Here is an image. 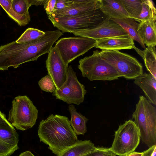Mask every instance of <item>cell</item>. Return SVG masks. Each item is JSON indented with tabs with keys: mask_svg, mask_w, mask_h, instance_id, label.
<instances>
[{
	"mask_svg": "<svg viewBox=\"0 0 156 156\" xmlns=\"http://www.w3.org/2000/svg\"><path fill=\"white\" fill-rule=\"evenodd\" d=\"M38 111L26 95L18 96L12 101L8 120L17 129L24 131L36 124Z\"/></svg>",
	"mask_w": 156,
	"mask_h": 156,
	"instance_id": "obj_5",
	"label": "cell"
},
{
	"mask_svg": "<svg viewBox=\"0 0 156 156\" xmlns=\"http://www.w3.org/2000/svg\"><path fill=\"white\" fill-rule=\"evenodd\" d=\"M87 92L84 85L79 81L76 72L70 65L68 67L66 81L59 88L55 89L52 95L56 99L68 104L79 105L83 102Z\"/></svg>",
	"mask_w": 156,
	"mask_h": 156,
	"instance_id": "obj_9",
	"label": "cell"
},
{
	"mask_svg": "<svg viewBox=\"0 0 156 156\" xmlns=\"http://www.w3.org/2000/svg\"><path fill=\"white\" fill-rule=\"evenodd\" d=\"M114 136L112 145L109 148L116 155L120 156L134 151L140 139L139 129L131 120L119 125Z\"/></svg>",
	"mask_w": 156,
	"mask_h": 156,
	"instance_id": "obj_7",
	"label": "cell"
},
{
	"mask_svg": "<svg viewBox=\"0 0 156 156\" xmlns=\"http://www.w3.org/2000/svg\"><path fill=\"white\" fill-rule=\"evenodd\" d=\"M156 147V145H154L149 148L147 150L143 152V156H152L154 148Z\"/></svg>",
	"mask_w": 156,
	"mask_h": 156,
	"instance_id": "obj_33",
	"label": "cell"
},
{
	"mask_svg": "<svg viewBox=\"0 0 156 156\" xmlns=\"http://www.w3.org/2000/svg\"><path fill=\"white\" fill-rule=\"evenodd\" d=\"M78 67L83 76L90 81H111L120 77L116 70L101 57L98 50L80 59Z\"/></svg>",
	"mask_w": 156,
	"mask_h": 156,
	"instance_id": "obj_4",
	"label": "cell"
},
{
	"mask_svg": "<svg viewBox=\"0 0 156 156\" xmlns=\"http://www.w3.org/2000/svg\"><path fill=\"white\" fill-rule=\"evenodd\" d=\"M129 18L136 21L141 11L143 0H121Z\"/></svg>",
	"mask_w": 156,
	"mask_h": 156,
	"instance_id": "obj_23",
	"label": "cell"
},
{
	"mask_svg": "<svg viewBox=\"0 0 156 156\" xmlns=\"http://www.w3.org/2000/svg\"><path fill=\"white\" fill-rule=\"evenodd\" d=\"M72 33L76 36L88 37L96 41L127 35L119 25L108 17L94 28Z\"/></svg>",
	"mask_w": 156,
	"mask_h": 156,
	"instance_id": "obj_10",
	"label": "cell"
},
{
	"mask_svg": "<svg viewBox=\"0 0 156 156\" xmlns=\"http://www.w3.org/2000/svg\"><path fill=\"white\" fill-rule=\"evenodd\" d=\"M73 3V0H57L53 13L70 6Z\"/></svg>",
	"mask_w": 156,
	"mask_h": 156,
	"instance_id": "obj_29",
	"label": "cell"
},
{
	"mask_svg": "<svg viewBox=\"0 0 156 156\" xmlns=\"http://www.w3.org/2000/svg\"><path fill=\"white\" fill-rule=\"evenodd\" d=\"M139 130L140 139L148 147L156 145V108L143 96L140 95L132 115Z\"/></svg>",
	"mask_w": 156,
	"mask_h": 156,
	"instance_id": "obj_2",
	"label": "cell"
},
{
	"mask_svg": "<svg viewBox=\"0 0 156 156\" xmlns=\"http://www.w3.org/2000/svg\"><path fill=\"white\" fill-rule=\"evenodd\" d=\"M68 110L71 116L69 123L74 132L76 135H84L87 131L86 124L88 119L80 112H78L72 104L69 105Z\"/></svg>",
	"mask_w": 156,
	"mask_h": 156,
	"instance_id": "obj_19",
	"label": "cell"
},
{
	"mask_svg": "<svg viewBox=\"0 0 156 156\" xmlns=\"http://www.w3.org/2000/svg\"><path fill=\"white\" fill-rule=\"evenodd\" d=\"M100 55L116 70L120 77L133 80L143 73L142 64L129 55L118 51L102 50Z\"/></svg>",
	"mask_w": 156,
	"mask_h": 156,
	"instance_id": "obj_6",
	"label": "cell"
},
{
	"mask_svg": "<svg viewBox=\"0 0 156 156\" xmlns=\"http://www.w3.org/2000/svg\"><path fill=\"white\" fill-rule=\"evenodd\" d=\"M47 0H28L30 6L34 5H44Z\"/></svg>",
	"mask_w": 156,
	"mask_h": 156,
	"instance_id": "obj_32",
	"label": "cell"
},
{
	"mask_svg": "<svg viewBox=\"0 0 156 156\" xmlns=\"http://www.w3.org/2000/svg\"><path fill=\"white\" fill-rule=\"evenodd\" d=\"M133 40L128 35L97 41L95 47L102 50L118 51L131 49L135 46Z\"/></svg>",
	"mask_w": 156,
	"mask_h": 156,
	"instance_id": "obj_14",
	"label": "cell"
},
{
	"mask_svg": "<svg viewBox=\"0 0 156 156\" xmlns=\"http://www.w3.org/2000/svg\"><path fill=\"white\" fill-rule=\"evenodd\" d=\"M110 19L119 25L133 40L138 42L143 48L145 49L146 48L138 33L137 30L140 23H137L134 19L130 18Z\"/></svg>",
	"mask_w": 156,
	"mask_h": 156,
	"instance_id": "obj_20",
	"label": "cell"
},
{
	"mask_svg": "<svg viewBox=\"0 0 156 156\" xmlns=\"http://www.w3.org/2000/svg\"><path fill=\"white\" fill-rule=\"evenodd\" d=\"M12 0H0V5L7 13L10 9Z\"/></svg>",
	"mask_w": 156,
	"mask_h": 156,
	"instance_id": "obj_31",
	"label": "cell"
},
{
	"mask_svg": "<svg viewBox=\"0 0 156 156\" xmlns=\"http://www.w3.org/2000/svg\"><path fill=\"white\" fill-rule=\"evenodd\" d=\"M137 32L144 44L147 47L156 45V20H147L141 22Z\"/></svg>",
	"mask_w": 156,
	"mask_h": 156,
	"instance_id": "obj_17",
	"label": "cell"
},
{
	"mask_svg": "<svg viewBox=\"0 0 156 156\" xmlns=\"http://www.w3.org/2000/svg\"><path fill=\"white\" fill-rule=\"evenodd\" d=\"M53 26L62 32H74L92 29L107 17L100 9L73 16L60 17L48 16Z\"/></svg>",
	"mask_w": 156,
	"mask_h": 156,
	"instance_id": "obj_3",
	"label": "cell"
},
{
	"mask_svg": "<svg viewBox=\"0 0 156 156\" xmlns=\"http://www.w3.org/2000/svg\"><path fill=\"white\" fill-rule=\"evenodd\" d=\"M101 11L111 19L129 18L121 0H101Z\"/></svg>",
	"mask_w": 156,
	"mask_h": 156,
	"instance_id": "obj_16",
	"label": "cell"
},
{
	"mask_svg": "<svg viewBox=\"0 0 156 156\" xmlns=\"http://www.w3.org/2000/svg\"><path fill=\"white\" fill-rule=\"evenodd\" d=\"M147 20H156V9L152 1L143 0L141 11L136 21L140 23Z\"/></svg>",
	"mask_w": 156,
	"mask_h": 156,
	"instance_id": "obj_22",
	"label": "cell"
},
{
	"mask_svg": "<svg viewBox=\"0 0 156 156\" xmlns=\"http://www.w3.org/2000/svg\"><path fill=\"white\" fill-rule=\"evenodd\" d=\"M123 156H143V152H138L133 151L126 154Z\"/></svg>",
	"mask_w": 156,
	"mask_h": 156,
	"instance_id": "obj_34",
	"label": "cell"
},
{
	"mask_svg": "<svg viewBox=\"0 0 156 156\" xmlns=\"http://www.w3.org/2000/svg\"><path fill=\"white\" fill-rule=\"evenodd\" d=\"M69 121L66 116L51 114L39 125L37 133L40 142L48 145V149L57 155L78 140Z\"/></svg>",
	"mask_w": 156,
	"mask_h": 156,
	"instance_id": "obj_1",
	"label": "cell"
},
{
	"mask_svg": "<svg viewBox=\"0 0 156 156\" xmlns=\"http://www.w3.org/2000/svg\"><path fill=\"white\" fill-rule=\"evenodd\" d=\"M134 80V83L143 90L147 99L156 105V79L150 73H145Z\"/></svg>",
	"mask_w": 156,
	"mask_h": 156,
	"instance_id": "obj_15",
	"label": "cell"
},
{
	"mask_svg": "<svg viewBox=\"0 0 156 156\" xmlns=\"http://www.w3.org/2000/svg\"><path fill=\"white\" fill-rule=\"evenodd\" d=\"M7 13L10 18L20 26L26 25L30 21L31 18L30 15L25 16L18 15L14 11L12 7Z\"/></svg>",
	"mask_w": 156,
	"mask_h": 156,
	"instance_id": "obj_27",
	"label": "cell"
},
{
	"mask_svg": "<svg viewBox=\"0 0 156 156\" xmlns=\"http://www.w3.org/2000/svg\"><path fill=\"white\" fill-rule=\"evenodd\" d=\"M19 135L0 110V156H10L18 149Z\"/></svg>",
	"mask_w": 156,
	"mask_h": 156,
	"instance_id": "obj_11",
	"label": "cell"
},
{
	"mask_svg": "<svg viewBox=\"0 0 156 156\" xmlns=\"http://www.w3.org/2000/svg\"><path fill=\"white\" fill-rule=\"evenodd\" d=\"M56 1L57 0H47L44 8L48 16L51 15L53 12Z\"/></svg>",
	"mask_w": 156,
	"mask_h": 156,
	"instance_id": "obj_30",
	"label": "cell"
},
{
	"mask_svg": "<svg viewBox=\"0 0 156 156\" xmlns=\"http://www.w3.org/2000/svg\"><path fill=\"white\" fill-rule=\"evenodd\" d=\"M101 5V0H75L70 6L51 15L60 17L75 16L100 9Z\"/></svg>",
	"mask_w": 156,
	"mask_h": 156,
	"instance_id": "obj_13",
	"label": "cell"
},
{
	"mask_svg": "<svg viewBox=\"0 0 156 156\" xmlns=\"http://www.w3.org/2000/svg\"><path fill=\"white\" fill-rule=\"evenodd\" d=\"M155 46H148L143 51L142 58L147 71L156 79V53Z\"/></svg>",
	"mask_w": 156,
	"mask_h": 156,
	"instance_id": "obj_21",
	"label": "cell"
},
{
	"mask_svg": "<svg viewBox=\"0 0 156 156\" xmlns=\"http://www.w3.org/2000/svg\"><path fill=\"white\" fill-rule=\"evenodd\" d=\"M97 41L85 37H77L61 38L55 43L58 49L66 64L69 63L95 47Z\"/></svg>",
	"mask_w": 156,
	"mask_h": 156,
	"instance_id": "obj_8",
	"label": "cell"
},
{
	"mask_svg": "<svg viewBox=\"0 0 156 156\" xmlns=\"http://www.w3.org/2000/svg\"><path fill=\"white\" fill-rule=\"evenodd\" d=\"M109 148L103 147H96V150L93 152L86 156H116Z\"/></svg>",
	"mask_w": 156,
	"mask_h": 156,
	"instance_id": "obj_28",
	"label": "cell"
},
{
	"mask_svg": "<svg viewBox=\"0 0 156 156\" xmlns=\"http://www.w3.org/2000/svg\"><path fill=\"white\" fill-rule=\"evenodd\" d=\"M28 0H12V8L17 14L21 16L30 15Z\"/></svg>",
	"mask_w": 156,
	"mask_h": 156,
	"instance_id": "obj_25",
	"label": "cell"
},
{
	"mask_svg": "<svg viewBox=\"0 0 156 156\" xmlns=\"http://www.w3.org/2000/svg\"><path fill=\"white\" fill-rule=\"evenodd\" d=\"M45 64L48 75L51 78L55 89L59 88L66 79L68 66L55 46L51 48L48 53Z\"/></svg>",
	"mask_w": 156,
	"mask_h": 156,
	"instance_id": "obj_12",
	"label": "cell"
},
{
	"mask_svg": "<svg viewBox=\"0 0 156 156\" xmlns=\"http://www.w3.org/2000/svg\"><path fill=\"white\" fill-rule=\"evenodd\" d=\"M96 148L90 140H78L57 156H86L94 151Z\"/></svg>",
	"mask_w": 156,
	"mask_h": 156,
	"instance_id": "obj_18",
	"label": "cell"
},
{
	"mask_svg": "<svg viewBox=\"0 0 156 156\" xmlns=\"http://www.w3.org/2000/svg\"><path fill=\"white\" fill-rule=\"evenodd\" d=\"M45 32L34 28H28L16 41L17 43H23L36 40L44 35Z\"/></svg>",
	"mask_w": 156,
	"mask_h": 156,
	"instance_id": "obj_24",
	"label": "cell"
},
{
	"mask_svg": "<svg viewBox=\"0 0 156 156\" xmlns=\"http://www.w3.org/2000/svg\"><path fill=\"white\" fill-rule=\"evenodd\" d=\"M152 156H156V147H155L153 152Z\"/></svg>",
	"mask_w": 156,
	"mask_h": 156,
	"instance_id": "obj_35",
	"label": "cell"
},
{
	"mask_svg": "<svg viewBox=\"0 0 156 156\" xmlns=\"http://www.w3.org/2000/svg\"><path fill=\"white\" fill-rule=\"evenodd\" d=\"M38 84L41 89L45 92L53 93L55 89L51 78L48 75L41 78L38 81Z\"/></svg>",
	"mask_w": 156,
	"mask_h": 156,
	"instance_id": "obj_26",
	"label": "cell"
}]
</instances>
